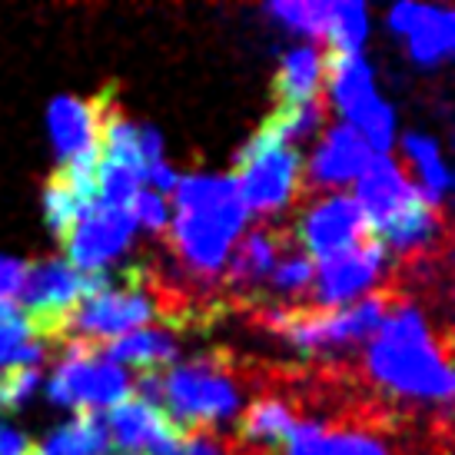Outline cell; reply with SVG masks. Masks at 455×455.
<instances>
[{
    "label": "cell",
    "instance_id": "cell-1",
    "mask_svg": "<svg viewBox=\"0 0 455 455\" xmlns=\"http://www.w3.org/2000/svg\"><path fill=\"white\" fill-rule=\"evenodd\" d=\"M366 376L386 392L416 403H439L452 399V346L449 329L435 332L426 313L409 299L389 309L376 336L369 339L363 355Z\"/></svg>",
    "mask_w": 455,
    "mask_h": 455
},
{
    "label": "cell",
    "instance_id": "cell-2",
    "mask_svg": "<svg viewBox=\"0 0 455 455\" xmlns=\"http://www.w3.org/2000/svg\"><path fill=\"white\" fill-rule=\"evenodd\" d=\"M177 220L170 223V250L196 279H216L229 263L233 243L246 227V206L233 173H190L173 187Z\"/></svg>",
    "mask_w": 455,
    "mask_h": 455
},
{
    "label": "cell",
    "instance_id": "cell-3",
    "mask_svg": "<svg viewBox=\"0 0 455 455\" xmlns=\"http://www.w3.org/2000/svg\"><path fill=\"white\" fill-rule=\"evenodd\" d=\"M243 366L227 353H206L164 372V405L170 422L187 432H216L243 405ZM160 405V409H164Z\"/></svg>",
    "mask_w": 455,
    "mask_h": 455
},
{
    "label": "cell",
    "instance_id": "cell-4",
    "mask_svg": "<svg viewBox=\"0 0 455 455\" xmlns=\"http://www.w3.org/2000/svg\"><path fill=\"white\" fill-rule=\"evenodd\" d=\"M233 180L246 213L263 216L266 223L306 196L303 156L286 143H279L266 127L256 130L253 140L240 150Z\"/></svg>",
    "mask_w": 455,
    "mask_h": 455
},
{
    "label": "cell",
    "instance_id": "cell-5",
    "mask_svg": "<svg viewBox=\"0 0 455 455\" xmlns=\"http://www.w3.org/2000/svg\"><path fill=\"white\" fill-rule=\"evenodd\" d=\"M133 379L127 369L110 363L103 355L100 342L87 339H67L60 363L53 366L51 382H47V395L57 405L76 409L80 412H100V409H114L124 399H130Z\"/></svg>",
    "mask_w": 455,
    "mask_h": 455
},
{
    "label": "cell",
    "instance_id": "cell-6",
    "mask_svg": "<svg viewBox=\"0 0 455 455\" xmlns=\"http://www.w3.org/2000/svg\"><path fill=\"white\" fill-rule=\"evenodd\" d=\"M103 283V273H80L67 259H40L27 266L24 286H20V313L47 342H57L64 319L76 303H84L90 292Z\"/></svg>",
    "mask_w": 455,
    "mask_h": 455
},
{
    "label": "cell",
    "instance_id": "cell-7",
    "mask_svg": "<svg viewBox=\"0 0 455 455\" xmlns=\"http://www.w3.org/2000/svg\"><path fill=\"white\" fill-rule=\"evenodd\" d=\"M286 455H395L386 422L376 412H349L336 422L299 419L283 439Z\"/></svg>",
    "mask_w": 455,
    "mask_h": 455
},
{
    "label": "cell",
    "instance_id": "cell-8",
    "mask_svg": "<svg viewBox=\"0 0 455 455\" xmlns=\"http://www.w3.org/2000/svg\"><path fill=\"white\" fill-rule=\"evenodd\" d=\"M292 236H296L292 243H299L309 259L323 263V259H332V256L359 246L372 233H369L363 210L355 206L353 196L326 193V196L306 203L299 220H296Z\"/></svg>",
    "mask_w": 455,
    "mask_h": 455
},
{
    "label": "cell",
    "instance_id": "cell-9",
    "mask_svg": "<svg viewBox=\"0 0 455 455\" xmlns=\"http://www.w3.org/2000/svg\"><path fill=\"white\" fill-rule=\"evenodd\" d=\"M389 250L376 236L346 250V253L323 259L313 273V306L316 309H339L355 299H363L376 290V283L386 276Z\"/></svg>",
    "mask_w": 455,
    "mask_h": 455
},
{
    "label": "cell",
    "instance_id": "cell-10",
    "mask_svg": "<svg viewBox=\"0 0 455 455\" xmlns=\"http://www.w3.org/2000/svg\"><path fill=\"white\" fill-rule=\"evenodd\" d=\"M133 220L127 206H107V203H90L76 223L64 236L70 266L80 273H103L107 266L127 253L133 240Z\"/></svg>",
    "mask_w": 455,
    "mask_h": 455
},
{
    "label": "cell",
    "instance_id": "cell-11",
    "mask_svg": "<svg viewBox=\"0 0 455 455\" xmlns=\"http://www.w3.org/2000/svg\"><path fill=\"white\" fill-rule=\"evenodd\" d=\"M107 443L120 455H180L183 452V432L170 422L164 409L143 403V399H124L103 416Z\"/></svg>",
    "mask_w": 455,
    "mask_h": 455
},
{
    "label": "cell",
    "instance_id": "cell-12",
    "mask_svg": "<svg viewBox=\"0 0 455 455\" xmlns=\"http://www.w3.org/2000/svg\"><path fill=\"white\" fill-rule=\"evenodd\" d=\"M353 200L363 210L369 233L379 236L382 229L389 227V223H395L422 196H419L409 170H403L392 156H372L366 164V170L359 173V180H355Z\"/></svg>",
    "mask_w": 455,
    "mask_h": 455
},
{
    "label": "cell",
    "instance_id": "cell-13",
    "mask_svg": "<svg viewBox=\"0 0 455 455\" xmlns=\"http://www.w3.org/2000/svg\"><path fill=\"white\" fill-rule=\"evenodd\" d=\"M369 160H372V150L363 143V137L353 127L336 124L323 133L313 150V160L306 164L303 187L306 190H336V187L355 183Z\"/></svg>",
    "mask_w": 455,
    "mask_h": 455
},
{
    "label": "cell",
    "instance_id": "cell-14",
    "mask_svg": "<svg viewBox=\"0 0 455 455\" xmlns=\"http://www.w3.org/2000/svg\"><path fill=\"white\" fill-rule=\"evenodd\" d=\"M389 27L409 40V53L422 67L443 64L455 47V17L449 7L395 4L389 11Z\"/></svg>",
    "mask_w": 455,
    "mask_h": 455
},
{
    "label": "cell",
    "instance_id": "cell-15",
    "mask_svg": "<svg viewBox=\"0 0 455 455\" xmlns=\"http://www.w3.org/2000/svg\"><path fill=\"white\" fill-rule=\"evenodd\" d=\"M103 90L100 97L84 100V97H57L47 114V127H51L53 147L60 153V160H76L84 153H97V140H100V110H103Z\"/></svg>",
    "mask_w": 455,
    "mask_h": 455
},
{
    "label": "cell",
    "instance_id": "cell-16",
    "mask_svg": "<svg viewBox=\"0 0 455 455\" xmlns=\"http://www.w3.org/2000/svg\"><path fill=\"white\" fill-rule=\"evenodd\" d=\"M292 246V229H283V227H256L246 240L236 246V253L229 259V273H227V283L233 292H246L266 283L269 273H273V266L279 263V256L286 253Z\"/></svg>",
    "mask_w": 455,
    "mask_h": 455
},
{
    "label": "cell",
    "instance_id": "cell-17",
    "mask_svg": "<svg viewBox=\"0 0 455 455\" xmlns=\"http://www.w3.org/2000/svg\"><path fill=\"white\" fill-rule=\"evenodd\" d=\"M299 403L296 395H283V392H266L259 399L246 405V412L240 416L236 426V443L259 449V452H273L283 439L290 435V429L299 422Z\"/></svg>",
    "mask_w": 455,
    "mask_h": 455
},
{
    "label": "cell",
    "instance_id": "cell-18",
    "mask_svg": "<svg viewBox=\"0 0 455 455\" xmlns=\"http://www.w3.org/2000/svg\"><path fill=\"white\" fill-rule=\"evenodd\" d=\"M326 87V51L319 44L290 47L276 70V107H296L323 97Z\"/></svg>",
    "mask_w": 455,
    "mask_h": 455
},
{
    "label": "cell",
    "instance_id": "cell-19",
    "mask_svg": "<svg viewBox=\"0 0 455 455\" xmlns=\"http://www.w3.org/2000/svg\"><path fill=\"white\" fill-rule=\"evenodd\" d=\"M180 353V339L170 326H143L133 329L127 336L103 342V355L116 366H137L140 372L147 369L173 366Z\"/></svg>",
    "mask_w": 455,
    "mask_h": 455
},
{
    "label": "cell",
    "instance_id": "cell-20",
    "mask_svg": "<svg viewBox=\"0 0 455 455\" xmlns=\"http://www.w3.org/2000/svg\"><path fill=\"white\" fill-rule=\"evenodd\" d=\"M326 84L329 100L336 103L342 116H349L359 103L376 93L372 67L363 53H326Z\"/></svg>",
    "mask_w": 455,
    "mask_h": 455
},
{
    "label": "cell",
    "instance_id": "cell-21",
    "mask_svg": "<svg viewBox=\"0 0 455 455\" xmlns=\"http://www.w3.org/2000/svg\"><path fill=\"white\" fill-rule=\"evenodd\" d=\"M403 153L409 166L416 170V190L419 196L432 206H443L445 193L452 187V173H449V166L443 160V150H439V143L426 133H405L403 137Z\"/></svg>",
    "mask_w": 455,
    "mask_h": 455
},
{
    "label": "cell",
    "instance_id": "cell-22",
    "mask_svg": "<svg viewBox=\"0 0 455 455\" xmlns=\"http://www.w3.org/2000/svg\"><path fill=\"white\" fill-rule=\"evenodd\" d=\"M30 455H110L100 412H80L74 422L51 432Z\"/></svg>",
    "mask_w": 455,
    "mask_h": 455
},
{
    "label": "cell",
    "instance_id": "cell-23",
    "mask_svg": "<svg viewBox=\"0 0 455 455\" xmlns=\"http://www.w3.org/2000/svg\"><path fill=\"white\" fill-rule=\"evenodd\" d=\"M47 346L51 342L40 336L24 313L0 319V372L13 366L40 369V363L47 359Z\"/></svg>",
    "mask_w": 455,
    "mask_h": 455
},
{
    "label": "cell",
    "instance_id": "cell-24",
    "mask_svg": "<svg viewBox=\"0 0 455 455\" xmlns=\"http://www.w3.org/2000/svg\"><path fill=\"white\" fill-rule=\"evenodd\" d=\"M326 124H329V103H326V97H319V100L296 103V107H276V114L269 116L263 127L269 130L279 143H286V147L296 150V143H303V140L323 133Z\"/></svg>",
    "mask_w": 455,
    "mask_h": 455
},
{
    "label": "cell",
    "instance_id": "cell-25",
    "mask_svg": "<svg viewBox=\"0 0 455 455\" xmlns=\"http://www.w3.org/2000/svg\"><path fill=\"white\" fill-rule=\"evenodd\" d=\"M369 34V11L355 0H329L326 44L329 53H359Z\"/></svg>",
    "mask_w": 455,
    "mask_h": 455
},
{
    "label": "cell",
    "instance_id": "cell-26",
    "mask_svg": "<svg viewBox=\"0 0 455 455\" xmlns=\"http://www.w3.org/2000/svg\"><path fill=\"white\" fill-rule=\"evenodd\" d=\"M313 273H316V266L313 259L303 253V250H286V253L279 256V263L273 266V273L266 279V286L273 290V296L279 299H290L292 306L303 299L306 292L313 290Z\"/></svg>",
    "mask_w": 455,
    "mask_h": 455
},
{
    "label": "cell",
    "instance_id": "cell-27",
    "mask_svg": "<svg viewBox=\"0 0 455 455\" xmlns=\"http://www.w3.org/2000/svg\"><path fill=\"white\" fill-rule=\"evenodd\" d=\"M269 13L299 34H309L316 40L326 37L329 0H276L269 4Z\"/></svg>",
    "mask_w": 455,
    "mask_h": 455
},
{
    "label": "cell",
    "instance_id": "cell-28",
    "mask_svg": "<svg viewBox=\"0 0 455 455\" xmlns=\"http://www.w3.org/2000/svg\"><path fill=\"white\" fill-rule=\"evenodd\" d=\"M40 386V369L13 366L0 372V412L7 409H20V405L37 392Z\"/></svg>",
    "mask_w": 455,
    "mask_h": 455
},
{
    "label": "cell",
    "instance_id": "cell-29",
    "mask_svg": "<svg viewBox=\"0 0 455 455\" xmlns=\"http://www.w3.org/2000/svg\"><path fill=\"white\" fill-rule=\"evenodd\" d=\"M130 220H133V227H143L150 229V233H164L170 227V206L160 193L153 190H137V196L130 200Z\"/></svg>",
    "mask_w": 455,
    "mask_h": 455
},
{
    "label": "cell",
    "instance_id": "cell-30",
    "mask_svg": "<svg viewBox=\"0 0 455 455\" xmlns=\"http://www.w3.org/2000/svg\"><path fill=\"white\" fill-rule=\"evenodd\" d=\"M180 455H236L233 439H223L220 432H187Z\"/></svg>",
    "mask_w": 455,
    "mask_h": 455
},
{
    "label": "cell",
    "instance_id": "cell-31",
    "mask_svg": "<svg viewBox=\"0 0 455 455\" xmlns=\"http://www.w3.org/2000/svg\"><path fill=\"white\" fill-rule=\"evenodd\" d=\"M34 443L20 429H13L7 422H0V455H30Z\"/></svg>",
    "mask_w": 455,
    "mask_h": 455
},
{
    "label": "cell",
    "instance_id": "cell-32",
    "mask_svg": "<svg viewBox=\"0 0 455 455\" xmlns=\"http://www.w3.org/2000/svg\"><path fill=\"white\" fill-rule=\"evenodd\" d=\"M233 452L236 455H273V452H259V449H250V445H240L233 439Z\"/></svg>",
    "mask_w": 455,
    "mask_h": 455
}]
</instances>
